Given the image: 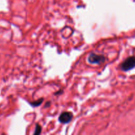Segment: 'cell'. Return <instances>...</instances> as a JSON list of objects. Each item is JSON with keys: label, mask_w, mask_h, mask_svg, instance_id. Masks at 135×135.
Instances as JSON below:
<instances>
[{"label": "cell", "mask_w": 135, "mask_h": 135, "mask_svg": "<svg viewBox=\"0 0 135 135\" xmlns=\"http://www.w3.org/2000/svg\"><path fill=\"white\" fill-rule=\"evenodd\" d=\"M135 67V57L131 56L127 58L120 65V69L122 71H130Z\"/></svg>", "instance_id": "6da1fadb"}, {"label": "cell", "mask_w": 135, "mask_h": 135, "mask_svg": "<svg viewBox=\"0 0 135 135\" xmlns=\"http://www.w3.org/2000/svg\"><path fill=\"white\" fill-rule=\"evenodd\" d=\"M88 61L91 64H101L105 61V57L102 55H97V54L92 53L89 55Z\"/></svg>", "instance_id": "7a4b0ae2"}, {"label": "cell", "mask_w": 135, "mask_h": 135, "mask_svg": "<svg viewBox=\"0 0 135 135\" xmlns=\"http://www.w3.org/2000/svg\"><path fill=\"white\" fill-rule=\"evenodd\" d=\"M73 118V114L71 112H64L63 113H61V115H60L58 120H59L60 122L61 123L63 124H66L70 123L71 121Z\"/></svg>", "instance_id": "3957f363"}, {"label": "cell", "mask_w": 135, "mask_h": 135, "mask_svg": "<svg viewBox=\"0 0 135 135\" xmlns=\"http://www.w3.org/2000/svg\"><path fill=\"white\" fill-rule=\"evenodd\" d=\"M43 100H44L43 98L39 99V100H37V101H34V102H33L30 103V104L33 107H37V106H38V105H40V104L43 102Z\"/></svg>", "instance_id": "277c9868"}, {"label": "cell", "mask_w": 135, "mask_h": 135, "mask_svg": "<svg viewBox=\"0 0 135 135\" xmlns=\"http://www.w3.org/2000/svg\"><path fill=\"white\" fill-rule=\"evenodd\" d=\"M41 127L39 125H37L36 126V129H35V131L34 133V135H37V134H40L41 133Z\"/></svg>", "instance_id": "5b68a950"}]
</instances>
